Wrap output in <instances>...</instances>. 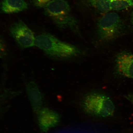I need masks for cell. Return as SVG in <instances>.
Returning a JSON list of instances; mask_svg holds the SVG:
<instances>
[{"mask_svg": "<svg viewBox=\"0 0 133 133\" xmlns=\"http://www.w3.org/2000/svg\"><path fill=\"white\" fill-rule=\"evenodd\" d=\"M38 117L40 129L44 132H47L50 129L56 127L61 121L59 115L48 108H44L40 110Z\"/></svg>", "mask_w": 133, "mask_h": 133, "instance_id": "7", "label": "cell"}, {"mask_svg": "<svg viewBox=\"0 0 133 133\" xmlns=\"http://www.w3.org/2000/svg\"><path fill=\"white\" fill-rule=\"evenodd\" d=\"M4 45L3 43L0 41V51H2L4 49Z\"/></svg>", "mask_w": 133, "mask_h": 133, "instance_id": "14", "label": "cell"}, {"mask_svg": "<svg viewBox=\"0 0 133 133\" xmlns=\"http://www.w3.org/2000/svg\"><path fill=\"white\" fill-rule=\"evenodd\" d=\"M114 74L116 76L133 79V54L127 51H121L115 60Z\"/></svg>", "mask_w": 133, "mask_h": 133, "instance_id": "6", "label": "cell"}, {"mask_svg": "<svg viewBox=\"0 0 133 133\" xmlns=\"http://www.w3.org/2000/svg\"><path fill=\"white\" fill-rule=\"evenodd\" d=\"M111 10L118 11L133 6V0H109Z\"/></svg>", "mask_w": 133, "mask_h": 133, "instance_id": "11", "label": "cell"}, {"mask_svg": "<svg viewBox=\"0 0 133 133\" xmlns=\"http://www.w3.org/2000/svg\"><path fill=\"white\" fill-rule=\"evenodd\" d=\"M28 8L27 3L24 0H3L0 3V9L6 14L20 12Z\"/></svg>", "mask_w": 133, "mask_h": 133, "instance_id": "8", "label": "cell"}, {"mask_svg": "<svg viewBox=\"0 0 133 133\" xmlns=\"http://www.w3.org/2000/svg\"><path fill=\"white\" fill-rule=\"evenodd\" d=\"M53 0H31L35 6L38 8H44L48 3Z\"/></svg>", "mask_w": 133, "mask_h": 133, "instance_id": "12", "label": "cell"}, {"mask_svg": "<svg viewBox=\"0 0 133 133\" xmlns=\"http://www.w3.org/2000/svg\"><path fill=\"white\" fill-rule=\"evenodd\" d=\"M125 97L129 101H130L133 105V95L129 94L125 96Z\"/></svg>", "mask_w": 133, "mask_h": 133, "instance_id": "13", "label": "cell"}, {"mask_svg": "<svg viewBox=\"0 0 133 133\" xmlns=\"http://www.w3.org/2000/svg\"><path fill=\"white\" fill-rule=\"evenodd\" d=\"M35 45L50 57L61 60L79 57L83 53L78 46L61 41L48 33H42L36 36Z\"/></svg>", "mask_w": 133, "mask_h": 133, "instance_id": "1", "label": "cell"}, {"mask_svg": "<svg viewBox=\"0 0 133 133\" xmlns=\"http://www.w3.org/2000/svg\"><path fill=\"white\" fill-rule=\"evenodd\" d=\"M10 31L12 37L21 47L28 48L35 45V38L33 32L22 21H19L13 24Z\"/></svg>", "mask_w": 133, "mask_h": 133, "instance_id": "5", "label": "cell"}, {"mask_svg": "<svg viewBox=\"0 0 133 133\" xmlns=\"http://www.w3.org/2000/svg\"><path fill=\"white\" fill-rule=\"evenodd\" d=\"M85 112L92 116L107 117L114 114L115 106L109 96L104 93L92 91L84 96L82 102Z\"/></svg>", "mask_w": 133, "mask_h": 133, "instance_id": "3", "label": "cell"}, {"mask_svg": "<svg viewBox=\"0 0 133 133\" xmlns=\"http://www.w3.org/2000/svg\"><path fill=\"white\" fill-rule=\"evenodd\" d=\"M131 21L132 24L133 25V11L131 14Z\"/></svg>", "mask_w": 133, "mask_h": 133, "instance_id": "15", "label": "cell"}, {"mask_svg": "<svg viewBox=\"0 0 133 133\" xmlns=\"http://www.w3.org/2000/svg\"><path fill=\"white\" fill-rule=\"evenodd\" d=\"M124 29L123 22L118 15L115 13H107L98 22V37L103 42L111 41L118 37Z\"/></svg>", "mask_w": 133, "mask_h": 133, "instance_id": "4", "label": "cell"}, {"mask_svg": "<svg viewBox=\"0 0 133 133\" xmlns=\"http://www.w3.org/2000/svg\"><path fill=\"white\" fill-rule=\"evenodd\" d=\"M26 89L30 100L36 109L41 106L42 102V97L39 88L35 83L31 81L27 84Z\"/></svg>", "mask_w": 133, "mask_h": 133, "instance_id": "9", "label": "cell"}, {"mask_svg": "<svg viewBox=\"0 0 133 133\" xmlns=\"http://www.w3.org/2000/svg\"><path fill=\"white\" fill-rule=\"evenodd\" d=\"M44 11L58 27L70 29L79 35L78 22L71 14L70 6L65 0H53L45 6Z\"/></svg>", "mask_w": 133, "mask_h": 133, "instance_id": "2", "label": "cell"}, {"mask_svg": "<svg viewBox=\"0 0 133 133\" xmlns=\"http://www.w3.org/2000/svg\"><path fill=\"white\" fill-rule=\"evenodd\" d=\"M90 6L101 13L111 10L109 0H84Z\"/></svg>", "mask_w": 133, "mask_h": 133, "instance_id": "10", "label": "cell"}]
</instances>
